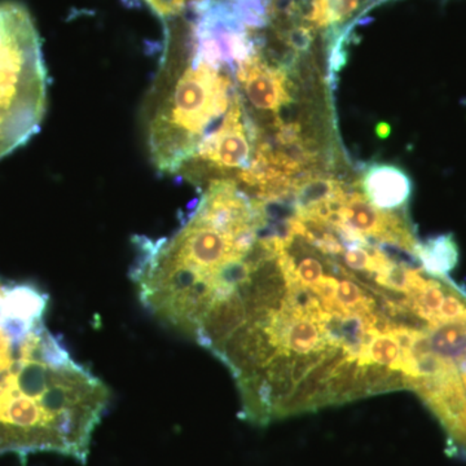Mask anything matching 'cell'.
Returning a JSON list of instances; mask_svg holds the SVG:
<instances>
[{"label":"cell","instance_id":"7","mask_svg":"<svg viewBox=\"0 0 466 466\" xmlns=\"http://www.w3.org/2000/svg\"><path fill=\"white\" fill-rule=\"evenodd\" d=\"M48 299L47 293L32 284L3 288V329H34L43 324Z\"/></svg>","mask_w":466,"mask_h":466},{"label":"cell","instance_id":"6","mask_svg":"<svg viewBox=\"0 0 466 466\" xmlns=\"http://www.w3.org/2000/svg\"><path fill=\"white\" fill-rule=\"evenodd\" d=\"M360 188L379 210L404 211L413 195V182L404 168L391 164H372L364 168Z\"/></svg>","mask_w":466,"mask_h":466},{"label":"cell","instance_id":"4","mask_svg":"<svg viewBox=\"0 0 466 466\" xmlns=\"http://www.w3.org/2000/svg\"><path fill=\"white\" fill-rule=\"evenodd\" d=\"M256 139V125L236 88L222 122L202 140L177 175L198 187L214 180H235L236 175L249 167Z\"/></svg>","mask_w":466,"mask_h":466},{"label":"cell","instance_id":"12","mask_svg":"<svg viewBox=\"0 0 466 466\" xmlns=\"http://www.w3.org/2000/svg\"><path fill=\"white\" fill-rule=\"evenodd\" d=\"M364 283H366V284L368 285V287H370V284H368V283H370V281H364ZM370 283H372V281H370ZM370 290H372V289H370ZM379 303H380V297H379Z\"/></svg>","mask_w":466,"mask_h":466},{"label":"cell","instance_id":"1","mask_svg":"<svg viewBox=\"0 0 466 466\" xmlns=\"http://www.w3.org/2000/svg\"><path fill=\"white\" fill-rule=\"evenodd\" d=\"M110 391L45 323L0 373V456L54 452L85 464Z\"/></svg>","mask_w":466,"mask_h":466},{"label":"cell","instance_id":"2","mask_svg":"<svg viewBox=\"0 0 466 466\" xmlns=\"http://www.w3.org/2000/svg\"><path fill=\"white\" fill-rule=\"evenodd\" d=\"M229 72L198 54L191 25L170 33L146 106L147 142L159 173L177 175L222 122L236 91Z\"/></svg>","mask_w":466,"mask_h":466},{"label":"cell","instance_id":"9","mask_svg":"<svg viewBox=\"0 0 466 466\" xmlns=\"http://www.w3.org/2000/svg\"><path fill=\"white\" fill-rule=\"evenodd\" d=\"M156 14L161 17H174L182 14L187 5L196 0H146Z\"/></svg>","mask_w":466,"mask_h":466},{"label":"cell","instance_id":"5","mask_svg":"<svg viewBox=\"0 0 466 466\" xmlns=\"http://www.w3.org/2000/svg\"><path fill=\"white\" fill-rule=\"evenodd\" d=\"M235 72L238 92L244 103L249 104L245 108L254 125L267 128L279 121L290 106L289 66L271 63L257 46Z\"/></svg>","mask_w":466,"mask_h":466},{"label":"cell","instance_id":"11","mask_svg":"<svg viewBox=\"0 0 466 466\" xmlns=\"http://www.w3.org/2000/svg\"><path fill=\"white\" fill-rule=\"evenodd\" d=\"M377 134H379L380 137H388L389 134H390V126L386 124V122H381V124L377 126Z\"/></svg>","mask_w":466,"mask_h":466},{"label":"cell","instance_id":"3","mask_svg":"<svg viewBox=\"0 0 466 466\" xmlns=\"http://www.w3.org/2000/svg\"><path fill=\"white\" fill-rule=\"evenodd\" d=\"M41 39L24 5L0 2V158L41 128L47 108Z\"/></svg>","mask_w":466,"mask_h":466},{"label":"cell","instance_id":"13","mask_svg":"<svg viewBox=\"0 0 466 466\" xmlns=\"http://www.w3.org/2000/svg\"><path fill=\"white\" fill-rule=\"evenodd\" d=\"M3 288H5V287H3V285H2V284H0V294H2V293H3Z\"/></svg>","mask_w":466,"mask_h":466},{"label":"cell","instance_id":"10","mask_svg":"<svg viewBox=\"0 0 466 466\" xmlns=\"http://www.w3.org/2000/svg\"><path fill=\"white\" fill-rule=\"evenodd\" d=\"M18 342L9 336L7 330L0 328V373L5 372L14 363Z\"/></svg>","mask_w":466,"mask_h":466},{"label":"cell","instance_id":"8","mask_svg":"<svg viewBox=\"0 0 466 466\" xmlns=\"http://www.w3.org/2000/svg\"><path fill=\"white\" fill-rule=\"evenodd\" d=\"M416 257L426 274L447 280L451 272L459 265L458 241L452 233H441L419 242Z\"/></svg>","mask_w":466,"mask_h":466}]
</instances>
